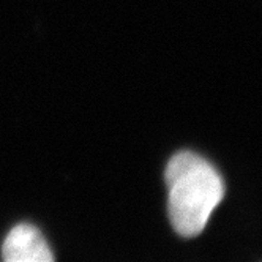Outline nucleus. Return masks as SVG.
I'll list each match as a JSON object with an SVG mask.
<instances>
[{
  "label": "nucleus",
  "mask_w": 262,
  "mask_h": 262,
  "mask_svg": "<svg viewBox=\"0 0 262 262\" xmlns=\"http://www.w3.org/2000/svg\"><path fill=\"white\" fill-rule=\"evenodd\" d=\"M169 190L167 212L172 228L182 237H196L224 196L220 172L201 155L183 150L176 154L164 171Z\"/></svg>",
  "instance_id": "f257e3e1"
},
{
  "label": "nucleus",
  "mask_w": 262,
  "mask_h": 262,
  "mask_svg": "<svg viewBox=\"0 0 262 262\" xmlns=\"http://www.w3.org/2000/svg\"><path fill=\"white\" fill-rule=\"evenodd\" d=\"M2 257L7 262H51L54 254L43 234L29 223L14 226L2 245Z\"/></svg>",
  "instance_id": "f03ea898"
}]
</instances>
